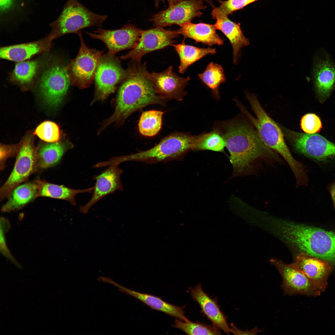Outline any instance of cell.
Listing matches in <instances>:
<instances>
[{"label": "cell", "instance_id": "23", "mask_svg": "<svg viewBox=\"0 0 335 335\" xmlns=\"http://www.w3.org/2000/svg\"><path fill=\"white\" fill-rule=\"evenodd\" d=\"M123 292L139 300L152 309L162 312L184 321L189 320L185 315L184 306H178L167 302L160 297L136 291L118 285Z\"/></svg>", "mask_w": 335, "mask_h": 335}, {"label": "cell", "instance_id": "19", "mask_svg": "<svg viewBox=\"0 0 335 335\" xmlns=\"http://www.w3.org/2000/svg\"><path fill=\"white\" fill-rule=\"evenodd\" d=\"M315 90L321 99L327 98L335 85V64L327 55L315 57L313 68Z\"/></svg>", "mask_w": 335, "mask_h": 335}, {"label": "cell", "instance_id": "29", "mask_svg": "<svg viewBox=\"0 0 335 335\" xmlns=\"http://www.w3.org/2000/svg\"><path fill=\"white\" fill-rule=\"evenodd\" d=\"M163 114V111L154 110L143 112L138 123L140 133L147 137L157 135L162 127Z\"/></svg>", "mask_w": 335, "mask_h": 335}, {"label": "cell", "instance_id": "14", "mask_svg": "<svg viewBox=\"0 0 335 335\" xmlns=\"http://www.w3.org/2000/svg\"><path fill=\"white\" fill-rule=\"evenodd\" d=\"M179 35L177 30H166L162 27H156L143 30L135 47L120 58L141 61V58L145 54L172 45L175 42L174 39Z\"/></svg>", "mask_w": 335, "mask_h": 335}, {"label": "cell", "instance_id": "13", "mask_svg": "<svg viewBox=\"0 0 335 335\" xmlns=\"http://www.w3.org/2000/svg\"><path fill=\"white\" fill-rule=\"evenodd\" d=\"M143 30L128 24L118 29L110 30L99 28L93 33H86L91 38L103 42L108 50L107 54L114 55L120 51L134 48Z\"/></svg>", "mask_w": 335, "mask_h": 335}, {"label": "cell", "instance_id": "37", "mask_svg": "<svg viewBox=\"0 0 335 335\" xmlns=\"http://www.w3.org/2000/svg\"><path fill=\"white\" fill-rule=\"evenodd\" d=\"M300 126L302 130L308 134L318 132L322 127L320 118L313 113H308L303 116L300 120Z\"/></svg>", "mask_w": 335, "mask_h": 335}, {"label": "cell", "instance_id": "15", "mask_svg": "<svg viewBox=\"0 0 335 335\" xmlns=\"http://www.w3.org/2000/svg\"><path fill=\"white\" fill-rule=\"evenodd\" d=\"M273 263L282 277V287L285 294H301L316 296L319 295L322 292L293 263L287 264L278 261Z\"/></svg>", "mask_w": 335, "mask_h": 335}, {"label": "cell", "instance_id": "21", "mask_svg": "<svg viewBox=\"0 0 335 335\" xmlns=\"http://www.w3.org/2000/svg\"><path fill=\"white\" fill-rule=\"evenodd\" d=\"M192 297L199 305L202 312L212 322L214 326L228 334L231 329L225 315L220 310L215 300L211 298L203 290L200 284L194 288H189Z\"/></svg>", "mask_w": 335, "mask_h": 335}, {"label": "cell", "instance_id": "10", "mask_svg": "<svg viewBox=\"0 0 335 335\" xmlns=\"http://www.w3.org/2000/svg\"><path fill=\"white\" fill-rule=\"evenodd\" d=\"M71 82L66 66L54 62L43 72L39 83L41 93L46 103L56 107L65 95Z\"/></svg>", "mask_w": 335, "mask_h": 335}, {"label": "cell", "instance_id": "9", "mask_svg": "<svg viewBox=\"0 0 335 335\" xmlns=\"http://www.w3.org/2000/svg\"><path fill=\"white\" fill-rule=\"evenodd\" d=\"M283 130L298 153L319 162L335 158V144L321 135L300 133L285 128Z\"/></svg>", "mask_w": 335, "mask_h": 335}, {"label": "cell", "instance_id": "31", "mask_svg": "<svg viewBox=\"0 0 335 335\" xmlns=\"http://www.w3.org/2000/svg\"><path fill=\"white\" fill-rule=\"evenodd\" d=\"M226 147L223 136L217 128L209 133L196 136L193 150H209L218 152L224 151Z\"/></svg>", "mask_w": 335, "mask_h": 335}, {"label": "cell", "instance_id": "34", "mask_svg": "<svg viewBox=\"0 0 335 335\" xmlns=\"http://www.w3.org/2000/svg\"><path fill=\"white\" fill-rule=\"evenodd\" d=\"M258 0H228L219 1L220 5L214 8L211 12L212 17L215 19L228 17L230 14L242 9L248 4Z\"/></svg>", "mask_w": 335, "mask_h": 335}, {"label": "cell", "instance_id": "38", "mask_svg": "<svg viewBox=\"0 0 335 335\" xmlns=\"http://www.w3.org/2000/svg\"><path fill=\"white\" fill-rule=\"evenodd\" d=\"M20 143L16 145H6L1 144L0 153V169L3 170L5 167L7 159L16 156L19 151Z\"/></svg>", "mask_w": 335, "mask_h": 335}, {"label": "cell", "instance_id": "22", "mask_svg": "<svg viewBox=\"0 0 335 335\" xmlns=\"http://www.w3.org/2000/svg\"><path fill=\"white\" fill-rule=\"evenodd\" d=\"M214 25L189 22L180 26L177 30L179 34L182 35L185 38H190L210 47L224 44V40L218 35Z\"/></svg>", "mask_w": 335, "mask_h": 335}, {"label": "cell", "instance_id": "8", "mask_svg": "<svg viewBox=\"0 0 335 335\" xmlns=\"http://www.w3.org/2000/svg\"><path fill=\"white\" fill-rule=\"evenodd\" d=\"M77 34L81 41L78 53L66 66L71 84L84 89L93 82L102 51L89 48L85 44L80 31Z\"/></svg>", "mask_w": 335, "mask_h": 335}, {"label": "cell", "instance_id": "6", "mask_svg": "<svg viewBox=\"0 0 335 335\" xmlns=\"http://www.w3.org/2000/svg\"><path fill=\"white\" fill-rule=\"evenodd\" d=\"M107 18L90 11L78 0H67L58 17L50 24L48 34L55 39L67 34H77L83 29L92 26L101 27Z\"/></svg>", "mask_w": 335, "mask_h": 335}, {"label": "cell", "instance_id": "5", "mask_svg": "<svg viewBox=\"0 0 335 335\" xmlns=\"http://www.w3.org/2000/svg\"><path fill=\"white\" fill-rule=\"evenodd\" d=\"M196 136L182 132L174 133L164 138L155 145L146 150L118 157V163L135 161L153 163L176 160L193 150Z\"/></svg>", "mask_w": 335, "mask_h": 335}, {"label": "cell", "instance_id": "39", "mask_svg": "<svg viewBox=\"0 0 335 335\" xmlns=\"http://www.w3.org/2000/svg\"><path fill=\"white\" fill-rule=\"evenodd\" d=\"M16 0H0V9L3 14L13 9Z\"/></svg>", "mask_w": 335, "mask_h": 335}, {"label": "cell", "instance_id": "36", "mask_svg": "<svg viewBox=\"0 0 335 335\" xmlns=\"http://www.w3.org/2000/svg\"><path fill=\"white\" fill-rule=\"evenodd\" d=\"M11 225L8 219L2 217L0 220V251L1 253L6 258L19 268L21 265L13 256L7 244L6 234L10 228Z\"/></svg>", "mask_w": 335, "mask_h": 335}, {"label": "cell", "instance_id": "24", "mask_svg": "<svg viewBox=\"0 0 335 335\" xmlns=\"http://www.w3.org/2000/svg\"><path fill=\"white\" fill-rule=\"evenodd\" d=\"M215 26L228 39L233 49V62L236 64L239 57L240 50L249 44L248 40L243 35L239 23L229 19L228 17L216 19Z\"/></svg>", "mask_w": 335, "mask_h": 335}, {"label": "cell", "instance_id": "20", "mask_svg": "<svg viewBox=\"0 0 335 335\" xmlns=\"http://www.w3.org/2000/svg\"><path fill=\"white\" fill-rule=\"evenodd\" d=\"M53 38L48 34L38 41L1 47L0 57L5 59L21 62L34 55L49 51Z\"/></svg>", "mask_w": 335, "mask_h": 335}, {"label": "cell", "instance_id": "1", "mask_svg": "<svg viewBox=\"0 0 335 335\" xmlns=\"http://www.w3.org/2000/svg\"><path fill=\"white\" fill-rule=\"evenodd\" d=\"M127 70L118 92L114 112L105 121L101 129L113 123L123 122L133 113L147 106L164 105L166 101L158 95L154 84L146 76L145 64L132 60Z\"/></svg>", "mask_w": 335, "mask_h": 335}, {"label": "cell", "instance_id": "4", "mask_svg": "<svg viewBox=\"0 0 335 335\" xmlns=\"http://www.w3.org/2000/svg\"><path fill=\"white\" fill-rule=\"evenodd\" d=\"M246 96L256 118L250 115L239 101L236 105L253 124L262 142L267 147L277 152L283 157L293 171L296 180H300L304 178L307 174L305 167L292 155L285 143L281 129L267 114L254 95L247 92Z\"/></svg>", "mask_w": 335, "mask_h": 335}, {"label": "cell", "instance_id": "42", "mask_svg": "<svg viewBox=\"0 0 335 335\" xmlns=\"http://www.w3.org/2000/svg\"><path fill=\"white\" fill-rule=\"evenodd\" d=\"M180 0H168L169 6L171 5L176 3Z\"/></svg>", "mask_w": 335, "mask_h": 335}, {"label": "cell", "instance_id": "2", "mask_svg": "<svg viewBox=\"0 0 335 335\" xmlns=\"http://www.w3.org/2000/svg\"><path fill=\"white\" fill-rule=\"evenodd\" d=\"M220 124L216 128L225 140L235 175L245 172L258 159L278 161L277 155L265 145L257 131L249 124L236 119Z\"/></svg>", "mask_w": 335, "mask_h": 335}, {"label": "cell", "instance_id": "26", "mask_svg": "<svg viewBox=\"0 0 335 335\" xmlns=\"http://www.w3.org/2000/svg\"><path fill=\"white\" fill-rule=\"evenodd\" d=\"M38 191L34 181L20 185L12 191L7 202L1 208L2 212L20 210L35 198Z\"/></svg>", "mask_w": 335, "mask_h": 335}, {"label": "cell", "instance_id": "7", "mask_svg": "<svg viewBox=\"0 0 335 335\" xmlns=\"http://www.w3.org/2000/svg\"><path fill=\"white\" fill-rule=\"evenodd\" d=\"M20 143L12 171L0 188L1 201L8 197L14 189L26 181L38 169L36 149L34 146L32 139L27 137Z\"/></svg>", "mask_w": 335, "mask_h": 335}, {"label": "cell", "instance_id": "30", "mask_svg": "<svg viewBox=\"0 0 335 335\" xmlns=\"http://www.w3.org/2000/svg\"><path fill=\"white\" fill-rule=\"evenodd\" d=\"M198 75L202 82L211 90L214 96L218 98L219 86L226 80L221 66L211 62L204 72Z\"/></svg>", "mask_w": 335, "mask_h": 335}, {"label": "cell", "instance_id": "28", "mask_svg": "<svg viewBox=\"0 0 335 335\" xmlns=\"http://www.w3.org/2000/svg\"><path fill=\"white\" fill-rule=\"evenodd\" d=\"M172 45L180 57L179 72L181 74L184 73L188 67L203 57L208 55H213L216 52L214 48H199L186 44L184 42Z\"/></svg>", "mask_w": 335, "mask_h": 335}, {"label": "cell", "instance_id": "17", "mask_svg": "<svg viewBox=\"0 0 335 335\" xmlns=\"http://www.w3.org/2000/svg\"><path fill=\"white\" fill-rule=\"evenodd\" d=\"M123 172L118 165L113 164L109 166L99 174L94 176L93 179L96 182L92 196L88 203L79 207V212L87 214L91 207L106 195L117 190L122 191L123 187L120 176Z\"/></svg>", "mask_w": 335, "mask_h": 335}, {"label": "cell", "instance_id": "35", "mask_svg": "<svg viewBox=\"0 0 335 335\" xmlns=\"http://www.w3.org/2000/svg\"><path fill=\"white\" fill-rule=\"evenodd\" d=\"M34 134L48 143L57 142L60 138L59 126L51 121H45L40 123L36 128Z\"/></svg>", "mask_w": 335, "mask_h": 335}, {"label": "cell", "instance_id": "41", "mask_svg": "<svg viewBox=\"0 0 335 335\" xmlns=\"http://www.w3.org/2000/svg\"><path fill=\"white\" fill-rule=\"evenodd\" d=\"M329 190L331 196L333 206L335 208V180L329 187Z\"/></svg>", "mask_w": 335, "mask_h": 335}, {"label": "cell", "instance_id": "12", "mask_svg": "<svg viewBox=\"0 0 335 335\" xmlns=\"http://www.w3.org/2000/svg\"><path fill=\"white\" fill-rule=\"evenodd\" d=\"M168 8L154 15L150 20L155 27L175 25L181 26L202 14L205 6L201 0H180Z\"/></svg>", "mask_w": 335, "mask_h": 335}, {"label": "cell", "instance_id": "32", "mask_svg": "<svg viewBox=\"0 0 335 335\" xmlns=\"http://www.w3.org/2000/svg\"><path fill=\"white\" fill-rule=\"evenodd\" d=\"M39 66V62L37 60L19 62L11 74V79L21 85H29L34 79Z\"/></svg>", "mask_w": 335, "mask_h": 335}, {"label": "cell", "instance_id": "11", "mask_svg": "<svg viewBox=\"0 0 335 335\" xmlns=\"http://www.w3.org/2000/svg\"><path fill=\"white\" fill-rule=\"evenodd\" d=\"M127 70L122 67L114 55L107 53L100 58L96 71L95 99L103 100L114 92L125 77Z\"/></svg>", "mask_w": 335, "mask_h": 335}, {"label": "cell", "instance_id": "18", "mask_svg": "<svg viewBox=\"0 0 335 335\" xmlns=\"http://www.w3.org/2000/svg\"><path fill=\"white\" fill-rule=\"evenodd\" d=\"M331 262L302 253L293 264L321 291H324L332 270Z\"/></svg>", "mask_w": 335, "mask_h": 335}, {"label": "cell", "instance_id": "25", "mask_svg": "<svg viewBox=\"0 0 335 335\" xmlns=\"http://www.w3.org/2000/svg\"><path fill=\"white\" fill-rule=\"evenodd\" d=\"M37 184L38 191L36 198L45 197L64 200L69 201L72 205H76L75 197L80 193L93 192L94 187L83 189L77 190L49 183L40 179L34 181Z\"/></svg>", "mask_w": 335, "mask_h": 335}, {"label": "cell", "instance_id": "33", "mask_svg": "<svg viewBox=\"0 0 335 335\" xmlns=\"http://www.w3.org/2000/svg\"><path fill=\"white\" fill-rule=\"evenodd\" d=\"M172 326L179 329L189 335L221 334L218 328L215 326L206 325L199 323H194L189 320L184 321L178 319L175 320Z\"/></svg>", "mask_w": 335, "mask_h": 335}, {"label": "cell", "instance_id": "40", "mask_svg": "<svg viewBox=\"0 0 335 335\" xmlns=\"http://www.w3.org/2000/svg\"><path fill=\"white\" fill-rule=\"evenodd\" d=\"M234 329L233 328H232V329H231V332L233 333H240L239 334H241L256 335L258 333L261 332L262 331V330L258 329L257 328H255L250 331H241L239 330H238L236 329L235 327H234Z\"/></svg>", "mask_w": 335, "mask_h": 335}, {"label": "cell", "instance_id": "3", "mask_svg": "<svg viewBox=\"0 0 335 335\" xmlns=\"http://www.w3.org/2000/svg\"><path fill=\"white\" fill-rule=\"evenodd\" d=\"M275 221L278 233L302 253L335 261V233L293 222Z\"/></svg>", "mask_w": 335, "mask_h": 335}, {"label": "cell", "instance_id": "16", "mask_svg": "<svg viewBox=\"0 0 335 335\" xmlns=\"http://www.w3.org/2000/svg\"><path fill=\"white\" fill-rule=\"evenodd\" d=\"M145 75L154 84L159 96L177 101L181 100L185 95V88L190 79L189 77H181L176 74L172 66L160 73H150L147 70Z\"/></svg>", "mask_w": 335, "mask_h": 335}, {"label": "cell", "instance_id": "27", "mask_svg": "<svg viewBox=\"0 0 335 335\" xmlns=\"http://www.w3.org/2000/svg\"><path fill=\"white\" fill-rule=\"evenodd\" d=\"M71 146L57 142L43 144L36 149L38 168L45 169L58 163Z\"/></svg>", "mask_w": 335, "mask_h": 335}]
</instances>
